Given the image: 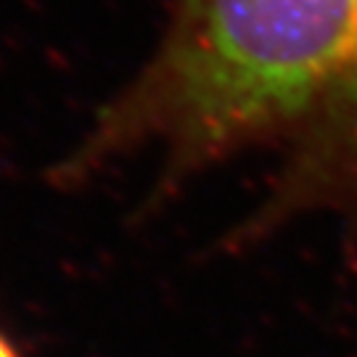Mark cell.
Wrapping results in <instances>:
<instances>
[{
  "label": "cell",
  "mask_w": 357,
  "mask_h": 357,
  "mask_svg": "<svg viewBox=\"0 0 357 357\" xmlns=\"http://www.w3.org/2000/svg\"><path fill=\"white\" fill-rule=\"evenodd\" d=\"M149 159L151 204L241 159L265 191L225 238L236 252L302 222L357 233V0H162L138 69L48 169L77 191Z\"/></svg>",
  "instance_id": "1"
},
{
  "label": "cell",
  "mask_w": 357,
  "mask_h": 357,
  "mask_svg": "<svg viewBox=\"0 0 357 357\" xmlns=\"http://www.w3.org/2000/svg\"><path fill=\"white\" fill-rule=\"evenodd\" d=\"M0 357H19V352H16V347L0 333Z\"/></svg>",
  "instance_id": "2"
}]
</instances>
